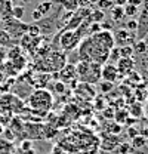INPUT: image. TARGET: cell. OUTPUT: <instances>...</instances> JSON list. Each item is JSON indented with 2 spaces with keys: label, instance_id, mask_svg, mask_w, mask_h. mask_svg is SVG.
I'll list each match as a JSON object with an SVG mask.
<instances>
[{
  "label": "cell",
  "instance_id": "obj_1",
  "mask_svg": "<svg viewBox=\"0 0 148 154\" xmlns=\"http://www.w3.org/2000/svg\"><path fill=\"white\" fill-rule=\"evenodd\" d=\"M54 105V95L45 88H39L28 98V107L36 114L46 116Z\"/></svg>",
  "mask_w": 148,
  "mask_h": 154
},
{
  "label": "cell",
  "instance_id": "obj_2",
  "mask_svg": "<svg viewBox=\"0 0 148 154\" xmlns=\"http://www.w3.org/2000/svg\"><path fill=\"white\" fill-rule=\"evenodd\" d=\"M58 42H59V48L62 52H71L73 49L79 48L80 42H82V34L77 30H64L58 34Z\"/></svg>",
  "mask_w": 148,
  "mask_h": 154
},
{
  "label": "cell",
  "instance_id": "obj_3",
  "mask_svg": "<svg viewBox=\"0 0 148 154\" xmlns=\"http://www.w3.org/2000/svg\"><path fill=\"white\" fill-rule=\"evenodd\" d=\"M93 42L101 46L102 49H107L111 51L113 48H116V42H114V36H113V31H105V30H101L98 33H95L92 36H89Z\"/></svg>",
  "mask_w": 148,
  "mask_h": 154
},
{
  "label": "cell",
  "instance_id": "obj_4",
  "mask_svg": "<svg viewBox=\"0 0 148 154\" xmlns=\"http://www.w3.org/2000/svg\"><path fill=\"white\" fill-rule=\"evenodd\" d=\"M114 36V42H116V46L117 48H122V46H133L136 37H135V33H132L126 28H119L116 33H113Z\"/></svg>",
  "mask_w": 148,
  "mask_h": 154
},
{
  "label": "cell",
  "instance_id": "obj_5",
  "mask_svg": "<svg viewBox=\"0 0 148 154\" xmlns=\"http://www.w3.org/2000/svg\"><path fill=\"white\" fill-rule=\"evenodd\" d=\"M65 59H67V55H65V52H62L61 49H58V51H54L52 54H51V57L48 58V61H49V65H51V71H59L67 62H65Z\"/></svg>",
  "mask_w": 148,
  "mask_h": 154
},
{
  "label": "cell",
  "instance_id": "obj_6",
  "mask_svg": "<svg viewBox=\"0 0 148 154\" xmlns=\"http://www.w3.org/2000/svg\"><path fill=\"white\" fill-rule=\"evenodd\" d=\"M135 59L133 57L130 58H120L119 61H117V64H116V67H117V71H119V74L120 77L123 79V77L129 76L130 73L135 70Z\"/></svg>",
  "mask_w": 148,
  "mask_h": 154
},
{
  "label": "cell",
  "instance_id": "obj_7",
  "mask_svg": "<svg viewBox=\"0 0 148 154\" xmlns=\"http://www.w3.org/2000/svg\"><path fill=\"white\" fill-rule=\"evenodd\" d=\"M119 79H122L119 71H117V67L116 64H104L102 65V70H101V80H105V82H111V83H116Z\"/></svg>",
  "mask_w": 148,
  "mask_h": 154
},
{
  "label": "cell",
  "instance_id": "obj_8",
  "mask_svg": "<svg viewBox=\"0 0 148 154\" xmlns=\"http://www.w3.org/2000/svg\"><path fill=\"white\" fill-rule=\"evenodd\" d=\"M58 76L61 77V82L64 83H71L73 80L77 79V74H76V64H65L61 70H59V74Z\"/></svg>",
  "mask_w": 148,
  "mask_h": 154
},
{
  "label": "cell",
  "instance_id": "obj_9",
  "mask_svg": "<svg viewBox=\"0 0 148 154\" xmlns=\"http://www.w3.org/2000/svg\"><path fill=\"white\" fill-rule=\"evenodd\" d=\"M119 144H120V142L117 141V136H116V135H107V136H105V139L102 141L101 147H102L105 151H113Z\"/></svg>",
  "mask_w": 148,
  "mask_h": 154
},
{
  "label": "cell",
  "instance_id": "obj_10",
  "mask_svg": "<svg viewBox=\"0 0 148 154\" xmlns=\"http://www.w3.org/2000/svg\"><path fill=\"white\" fill-rule=\"evenodd\" d=\"M125 18H126V17H125V9H123V6L114 5V6L111 8V19H113L114 22H120V21H123Z\"/></svg>",
  "mask_w": 148,
  "mask_h": 154
},
{
  "label": "cell",
  "instance_id": "obj_11",
  "mask_svg": "<svg viewBox=\"0 0 148 154\" xmlns=\"http://www.w3.org/2000/svg\"><path fill=\"white\" fill-rule=\"evenodd\" d=\"M128 111H129V116H132L133 119H139L141 116L144 114V107L136 101V102H133V104H130V107L128 108Z\"/></svg>",
  "mask_w": 148,
  "mask_h": 154
},
{
  "label": "cell",
  "instance_id": "obj_12",
  "mask_svg": "<svg viewBox=\"0 0 148 154\" xmlns=\"http://www.w3.org/2000/svg\"><path fill=\"white\" fill-rule=\"evenodd\" d=\"M56 3H59L68 12H76L80 8V2L79 0H61V2H56Z\"/></svg>",
  "mask_w": 148,
  "mask_h": 154
},
{
  "label": "cell",
  "instance_id": "obj_13",
  "mask_svg": "<svg viewBox=\"0 0 148 154\" xmlns=\"http://www.w3.org/2000/svg\"><path fill=\"white\" fill-rule=\"evenodd\" d=\"M52 8H54V2H52V0H45V2L39 3V6H37L36 9L43 15V17H46V15L51 14Z\"/></svg>",
  "mask_w": 148,
  "mask_h": 154
},
{
  "label": "cell",
  "instance_id": "obj_14",
  "mask_svg": "<svg viewBox=\"0 0 148 154\" xmlns=\"http://www.w3.org/2000/svg\"><path fill=\"white\" fill-rule=\"evenodd\" d=\"M98 89L101 91V94L107 95V94H110V92L114 91V83L105 82V80H99V82H98Z\"/></svg>",
  "mask_w": 148,
  "mask_h": 154
},
{
  "label": "cell",
  "instance_id": "obj_15",
  "mask_svg": "<svg viewBox=\"0 0 148 154\" xmlns=\"http://www.w3.org/2000/svg\"><path fill=\"white\" fill-rule=\"evenodd\" d=\"M132 148H135V150H138V148H142V147H145L147 145V139L144 138V136H141V135H138V136H135V138H132Z\"/></svg>",
  "mask_w": 148,
  "mask_h": 154
},
{
  "label": "cell",
  "instance_id": "obj_16",
  "mask_svg": "<svg viewBox=\"0 0 148 154\" xmlns=\"http://www.w3.org/2000/svg\"><path fill=\"white\" fill-rule=\"evenodd\" d=\"M89 19H91L92 22H98V24H101V22L105 19V12H102V11H99V9L92 11V14H91Z\"/></svg>",
  "mask_w": 148,
  "mask_h": 154
},
{
  "label": "cell",
  "instance_id": "obj_17",
  "mask_svg": "<svg viewBox=\"0 0 148 154\" xmlns=\"http://www.w3.org/2000/svg\"><path fill=\"white\" fill-rule=\"evenodd\" d=\"M128 117H129V111H128V110H120V108H119V110L114 113V120H116L117 123H125Z\"/></svg>",
  "mask_w": 148,
  "mask_h": 154
},
{
  "label": "cell",
  "instance_id": "obj_18",
  "mask_svg": "<svg viewBox=\"0 0 148 154\" xmlns=\"http://www.w3.org/2000/svg\"><path fill=\"white\" fill-rule=\"evenodd\" d=\"M96 6L99 11L105 12V11H111L114 3H113V0H96Z\"/></svg>",
  "mask_w": 148,
  "mask_h": 154
},
{
  "label": "cell",
  "instance_id": "obj_19",
  "mask_svg": "<svg viewBox=\"0 0 148 154\" xmlns=\"http://www.w3.org/2000/svg\"><path fill=\"white\" fill-rule=\"evenodd\" d=\"M123 9H125V17H128V18H133L138 14V6H133L130 3H126L123 6Z\"/></svg>",
  "mask_w": 148,
  "mask_h": 154
},
{
  "label": "cell",
  "instance_id": "obj_20",
  "mask_svg": "<svg viewBox=\"0 0 148 154\" xmlns=\"http://www.w3.org/2000/svg\"><path fill=\"white\" fill-rule=\"evenodd\" d=\"M24 12H25L24 6H21V5L14 6V8H12V14H11V17H12V18H15V19H18V21H21L22 17H24Z\"/></svg>",
  "mask_w": 148,
  "mask_h": 154
},
{
  "label": "cell",
  "instance_id": "obj_21",
  "mask_svg": "<svg viewBox=\"0 0 148 154\" xmlns=\"http://www.w3.org/2000/svg\"><path fill=\"white\" fill-rule=\"evenodd\" d=\"M119 52H120V58H130L135 54L133 46H122L119 48Z\"/></svg>",
  "mask_w": 148,
  "mask_h": 154
},
{
  "label": "cell",
  "instance_id": "obj_22",
  "mask_svg": "<svg viewBox=\"0 0 148 154\" xmlns=\"http://www.w3.org/2000/svg\"><path fill=\"white\" fill-rule=\"evenodd\" d=\"M133 51L138 54H145L147 52V42L145 40H136L133 45Z\"/></svg>",
  "mask_w": 148,
  "mask_h": 154
},
{
  "label": "cell",
  "instance_id": "obj_23",
  "mask_svg": "<svg viewBox=\"0 0 148 154\" xmlns=\"http://www.w3.org/2000/svg\"><path fill=\"white\" fill-rule=\"evenodd\" d=\"M11 43V34L5 30H0V46H8Z\"/></svg>",
  "mask_w": 148,
  "mask_h": 154
},
{
  "label": "cell",
  "instance_id": "obj_24",
  "mask_svg": "<svg viewBox=\"0 0 148 154\" xmlns=\"http://www.w3.org/2000/svg\"><path fill=\"white\" fill-rule=\"evenodd\" d=\"M123 28H126V30H129V31H132V33H135L136 30H138V21L133 18L128 19L126 22H125V27Z\"/></svg>",
  "mask_w": 148,
  "mask_h": 154
},
{
  "label": "cell",
  "instance_id": "obj_25",
  "mask_svg": "<svg viewBox=\"0 0 148 154\" xmlns=\"http://www.w3.org/2000/svg\"><path fill=\"white\" fill-rule=\"evenodd\" d=\"M19 55H22V52H21V48H19V46H12V48H11V51L8 52L9 61H12V59L18 58Z\"/></svg>",
  "mask_w": 148,
  "mask_h": 154
},
{
  "label": "cell",
  "instance_id": "obj_26",
  "mask_svg": "<svg viewBox=\"0 0 148 154\" xmlns=\"http://www.w3.org/2000/svg\"><path fill=\"white\" fill-rule=\"evenodd\" d=\"M54 91H55L58 95H62L65 92V83L58 80V82H54Z\"/></svg>",
  "mask_w": 148,
  "mask_h": 154
},
{
  "label": "cell",
  "instance_id": "obj_27",
  "mask_svg": "<svg viewBox=\"0 0 148 154\" xmlns=\"http://www.w3.org/2000/svg\"><path fill=\"white\" fill-rule=\"evenodd\" d=\"M108 129H110L108 132H110L111 135H119L122 132V125L117 123V122H116V123H111L110 126H108Z\"/></svg>",
  "mask_w": 148,
  "mask_h": 154
},
{
  "label": "cell",
  "instance_id": "obj_28",
  "mask_svg": "<svg viewBox=\"0 0 148 154\" xmlns=\"http://www.w3.org/2000/svg\"><path fill=\"white\" fill-rule=\"evenodd\" d=\"M120 59V52H119V48H113L110 51V55H108V61L114 62V61H119Z\"/></svg>",
  "mask_w": 148,
  "mask_h": 154
},
{
  "label": "cell",
  "instance_id": "obj_29",
  "mask_svg": "<svg viewBox=\"0 0 148 154\" xmlns=\"http://www.w3.org/2000/svg\"><path fill=\"white\" fill-rule=\"evenodd\" d=\"M129 151V144L128 142H122L117 145V154H126Z\"/></svg>",
  "mask_w": 148,
  "mask_h": 154
},
{
  "label": "cell",
  "instance_id": "obj_30",
  "mask_svg": "<svg viewBox=\"0 0 148 154\" xmlns=\"http://www.w3.org/2000/svg\"><path fill=\"white\" fill-rule=\"evenodd\" d=\"M8 58V51L5 46H0V65L5 62V59Z\"/></svg>",
  "mask_w": 148,
  "mask_h": 154
},
{
  "label": "cell",
  "instance_id": "obj_31",
  "mask_svg": "<svg viewBox=\"0 0 148 154\" xmlns=\"http://www.w3.org/2000/svg\"><path fill=\"white\" fill-rule=\"evenodd\" d=\"M139 132H138V129L135 128V126H129V129H128V136H129L130 139L132 138H135V136H138Z\"/></svg>",
  "mask_w": 148,
  "mask_h": 154
},
{
  "label": "cell",
  "instance_id": "obj_32",
  "mask_svg": "<svg viewBox=\"0 0 148 154\" xmlns=\"http://www.w3.org/2000/svg\"><path fill=\"white\" fill-rule=\"evenodd\" d=\"M31 18L34 19V21H40V19L43 18V15H42L37 9H33V12H31Z\"/></svg>",
  "mask_w": 148,
  "mask_h": 154
},
{
  "label": "cell",
  "instance_id": "obj_33",
  "mask_svg": "<svg viewBox=\"0 0 148 154\" xmlns=\"http://www.w3.org/2000/svg\"><path fill=\"white\" fill-rule=\"evenodd\" d=\"M139 135H141V136H144V138L148 141V125H145V126H142V128H141Z\"/></svg>",
  "mask_w": 148,
  "mask_h": 154
},
{
  "label": "cell",
  "instance_id": "obj_34",
  "mask_svg": "<svg viewBox=\"0 0 148 154\" xmlns=\"http://www.w3.org/2000/svg\"><path fill=\"white\" fill-rule=\"evenodd\" d=\"M95 104L98 105V107H96L98 110H102V108H104V99H101V98H96V99H95Z\"/></svg>",
  "mask_w": 148,
  "mask_h": 154
},
{
  "label": "cell",
  "instance_id": "obj_35",
  "mask_svg": "<svg viewBox=\"0 0 148 154\" xmlns=\"http://www.w3.org/2000/svg\"><path fill=\"white\" fill-rule=\"evenodd\" d=\"M114 110H111V108H108V110H104V116H107V117H110V119H114Z\"/></svg>",
  "mask_w": 148,
  "mask_h": 154
},
{
  "label": "cell",
  "instance_id": "obj_36",
  "mask_svg": "<svg viewBox=\"0 0 148 154\" xmlns=\"http://www.w3.org/2000/svg\"><path fill=\"white\" fill-rule=\"evenodd\" d=\"M52 154H67L61 147H55L54 150H52Z\"/></svg>",
  "mask_w": 148,
  "mask_h": 154
},
{
  "label": "cell",
  "instance_id": "obj_37",
  "mask_svg": "<svg viewBox=\"0 0 148 154\" xmlns=\"http://www.w3.org/2000/svg\"><path fill=\"white\" fill-rule=\"evenodd\" d=\"M5 132V135H6V138L8 139H14V134L12 132H9V129H6V131H3Z\"/></svg>",
  "mask_w": 148,
  "mask_h": 154
},
{
  "label": "cell",
  "instance_id": "obj_38",
  "mask_svg": "<svg viewBox=\"0 0 148 154\" xmlns=\"http://www.w3.org/2000/svg\"><path fill=\"white\" fill-rule=\"evenodd\" d=\"M144 114L148 117V99H147V102H145V105H144Z\"/></svg>",
  "mask_w": 148,
  "mask_h": 154
},
{
  "label": "cell",
  "instance_id": "obj_39",
  "mask_svg": "<svg viewBox=\"0 0 148 154\" xmlns=\"http://www.w3.org/2000/svg\"><path fill=\"white\" fill-rule=\"evenodd\" d=\"M3 131H5V129H3V126L0 125V134H3Z\"/></svg>",
  "mask_w": 148,
  "mask_h": 154
},
{
  "label": "cell",
  "instance_id": "obj_40",
  "mask_svg": "<svg viewBox=\"0 0 148 154\" xmlns=\"http://www.w3.org/2000/svg\"><path fill=\"white\" fill-rule=\"evenodd\" d=\"M145 94H147V99H148V85H147V88H145Z\"/></svg>",
  "mask_w": 148,
  "mask_h": 154
},
{
  "label": "cell",
  "instance_id": "obj_41",
  "mask_svg": "<svg viewBox=\"0 0 148 154\" xmlns=\"http://www.w3.org/2000/svg\"><path fill=\"white\" fill-rule=\"evenodd\" d=\"M24 2H25V3H30V2H31V0H24Z\"/></svg>",
  "mask_w": 148,
  "mask_h": 154
},
{
  "label": "cell",
  "instance_id": "obj_42",
  "mask_svg": "<svg viewBox=\"0 0 148 154\" xmlns=\"http://www.w3.org/2000/svg\"><path fill=\"white\" fill-rule=\"evenodd\" d=\"M123 2H125V3H128V0H123Z\"/></svg>",
  "mask_w": 148,
  "mask_h": 154
},
{
  "label": "cell",
  "instance_id": "obj_43",
  "mask_svg": "<svg viewBox=\"0 0 148 154\" xmlns=\"http://www.w3.org/2000/svg\"><path fill=\"white\" fill-rule=\"evenodd\" d=\"M8 2H12V0H8Z\"/></svg>",
  "mask_w": 148,
  "mask_h": 154
},
{
  "label": "cell",
  "instance_id": "obj_44",
  "mask_svg": "<svg viewBox=\"0 0 148 154\" xmlns=\"http://www.w3.org/2000/svg\"><path fill=\"white\" fill-rule=\"evenodd\" d=\"M56 2H61V0H56Z\"/></svg>",
  "mask_w": 148,
  "mask_h": 154
},
{
  "label": "cell",
  "instance_id": "obj_45",
  "mask_svg": "<svg viewBox=\"0 0 148 154\" xmlns=\"http://www.w3.org/2000/svg\"><path fill=\"white\" fill-rule=\"evenodd\" d=\"M147 145H148V141H147Z\"/></svg>",
  "mask_w": 148,
  "mask_h": 154
}]
</instances>
